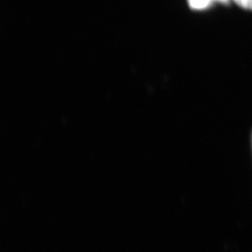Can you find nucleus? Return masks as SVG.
<instances>
[{
  "label": "nucleus",
  "mask_w": 252,
  "mask_h": 252,
  "mask_svg": "<svg viewBox=\"0 0 252 252\" xmlns=\"http://www.w3.org/2000/svg\"><path fill=\"white\" fill-rule=\"evenodd\" d=\"M189 6L194 10H204L211 6L214 1H219L227 4L229 3V0H187Z\"/></svg>",
  "instance_id": "obj_1"
},
{
  "label": "nucleus",
  "mask_w": 252,
  "mask_h": 252,
  "mask_svg": "<svg viewBox=\"0 0 252 252\" xmlns=\"http://www.w3.org/2000/svg\"><path fill=\"white\" fill-rule=\"evenodd\" d=\"M233 1L243 9L252 10V0H233Z\"/></svg>",
  "instance_id": "obj_2"
}]
</instances>
